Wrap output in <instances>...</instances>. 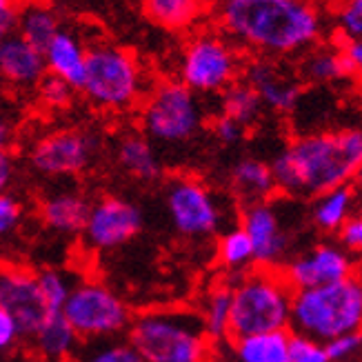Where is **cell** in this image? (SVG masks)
I'll list each match as a JSON object with an SVG mask.
<instances>
[{"mask_svg":"<svg viewBox=\"0 0 362 362\" xmlns=\"http://www.w3.org/2000/svg\"><path fill=\"white\" fill-rule=\"evenodd\" d=\"M216 29L258 58L303 56L322 38V16L311 0H218Z\"/></svg>","mask_w":362,"mask_h":362,"instance_id":"cell-1","label":"cell"},{"mask_svg":"<svg viewBox=\"0 0 362 362\" xmlns=\"http://www.w3.org/2000/svg\"><path fill=\"white\" fill-rule=\"evenodd\" d=\"M269 167L276 192L291 198H313L327 189L349 185L362 167V132L347 127L303 134Z\"/></svg>","mask_w":362,"mask_h":362,"instance_id":"cell-2","label":"cell"},{"mask_svg":"<svg viewBox=\"0 0 362 362\" xmlns=\"http://www.w3.org/2000/svg\"><path fill=\"white\" fill-rule=\"evenodd\" d=\"M149 87L145 65L132 49L109 40L89 42L78 91L91 107L107 114H127L143 103Z\"/></svg>","mask_w":362,"mask_h":362,"instance_id":"cell-3","label":"cell"},{"mask_svg":"<svg viewBox=\"0 0 362 362\" xmlns=\"http://www.w3.org/2000/svg\"><path fill=\"white\" fill-rule=\"evenodd\" d=\"M132 347L145 362H211V340L192 309H149L132 318Z\"/></svg>","mask_w":362,"mask_h":362,"instance_id":"cell-4","label":"cell"},{"mask_svg":"<svg viewBox=\"0 0 362 362\" xmlns=\"http://www.w3.org/2000/svg\"><path fill=\"white\" fill-rule=\"evenodd\" d=\"M231 289V318L229 338L251 334L287 332L291 316L293 289L280 269L251 267L249 272L233 276Z\"/></svg>","mask_w":362,"mask_h":362,"instance_id":"cell-5","label":"cell"},{"mask_svg":"<svg viewBox=\"0 0 362 362\" xmlns=\"http://www.w3.org/2000/svg\"><path fill=\"white\" fill-rule=\"evenodd\" d=\"M362 282L351 276L325 287L298 289L291 296L289 329L298 336L329 342L338 336L360 332Z\"/></svg>","mask_w":362,"mask_h":362,"instance_id":"cell-6","label":"cell"},{"mask_svg":"<svg viewBox=\"0 0 362 362\" xmlns=\"http://www.w3.org/2000/svg\"><path fill=\"white\" fill-rule=\"evenodd\" d=\"M140 109V132L156 145H187L202 132L204 103L180 81H160L149 87Z\"/></svg>","mask_w":362,"mask_h":362,"instance_id":"cell-7","label":"cell"},{"mask_svg":"<svg viewBox=\"0 0 362 362\" xmlns=\"http://www.w3.org/2000/svg\"><path fill=\"white\" fill-rule=\"evenodd\" d=\"M245 54L216 27L194 29L182 47L178 81L196 96H220L229 85L240 81Z\"/></svg>","mask_w":362,"mask_h":362,"instance_id":"cell-8","label":"cell"},{"mask_svg":"<svg viewBox=\"0 0 362 362\" xmlns=\"http://www.w3.org/2000/svg\"><path fill=\"white\" fill-rule=\"evenodd\" d=\"M60 316L74 329L78 340L98 342L122 338L134 313L122 298L100 280H76Z\"/></svg>","mask_w":362,"mask_h":362,"instance_id":"cell-9","label":"cell"},{"mask_svg":"<svg viewBox=\"0 0 362 362\" xmlns=\"http://www.w3.org/2000/svg\"><path fill=\"white\" fill-rule=\"evenodd\" d=\"M165 209L174 231L189 240H204L225 229V202L196 176H174L165 185Z\"/></svg>","mask_w":362,"mask_h":362,"instance_id":"cell-10","label":"cell"},{"mask_svg":"<svg viewBox=\"0 0 362 362\" xmlns=\"http://www.w3.org/2000/svg\"><path fill=\"white\" fill-rule=\"evenodd\" d=\"M100 138L85 127H60L38 136L29 147V167L42 178H76L93 167Z\"/></svg>","mask_w":362,"mask_h":362,"instance_id":"cell-11","label":"cell"},{"mask_svg":"<svg viewBox=\"0 0 362 362\" xmlns=\"http://www.w3.org/2000/svg\"><path fill=\"white\" fill-rule=\"evenodd\" d=\"M145 225L140 207L124 196L107 194L91 200L87 223L83 227V243L91 251H114L132 243Z\"/></svg>","mask_w":362,"mask_h":362,"instance_id":"cell-12","label":"cell"},{"mask_svg":"<svg viewBox=\"0 0 362 362\" xmlns=\"http://www.w3.org/2000/svg\"><path fill=\"white\" fill-rule=\"evenodd\" d=\"M0 307L13 318L27 340L54 316L40 293L36 269L21 262H0Z\"/></svg>","mask_w":362,"mask_h":362,"instance_id":"cell-13","label":"cell"},{"mask_svg":"<svg viewBox=\"0 0 362 362\" xmlns=\"http://www.w3.org/2000/svg\"><path fill=\"white\" fill-rule=\"evenodd\" d=\"M293 291L325 287L356 276V256L338 243H318L280 267Z\"/></svg>","mask_w":362,"mask_h":362,"instance_id":"cell-14","label":"cell"},{"mask_svg":"<svg viewBox=\"0 0 362 362\" xmlns=\"http://www.w3.org/2000/svg\"><path fill=\"white\" fill-rule=\"evenodd\" d=\"M240 229L247 233L251 249H254L256 267L280 269L289 260L291 238L272 200L245 204L240 211Z\"/></svg>","mask_w":362,"mask_h":362,"instance_id":"cell-15","label":"cell"},{"mask_svg":"<svg viewBox=\"0 0 362 362\" xmlns=\"http://www.w3.org/2000/svg\"><path fill=\"white\" fill-rule=\"evenodd\" d=\"M240 81H245L258 93L264 109L276 114H291L303 100V83L298 76L282 69L278 60L251 56L245 58Z\"/></svg>","mask_w":362,"mask_h":362,"instance_id":"cell-16","label":"cell"},{"mask_svg":"<svg viewBox=\"0 0 362 362\" xmlns=\"http://www.w3.org/2000/svg\"><path fill=\"white\" fill-rule=\"evenodd\" d=\"M91 200L78 187H56L38 202V218L45 229L58 235H81Z\"/></svg>","mask_w":362,"mask_h":362,"instance_id":"cell-17","label":"cell"},{"mask_svg":"<svg viewBox=\"0 0 362 362\" xmlns=\"http://www.w3.org/2000/svg\"><path fill=\"white\" fill-rule=\"evenodd\" d=\"M47 74L42 52L18 34H9L0 42V81L13 89H36Z\"/></svg>","mask_w":362,"mask_h":362,"instance_id":"cell-18","label":"cell"},{"mask_svg":"<svg viewBox=\"0 0 362 362\" xmlns=\"http://www.w3.org/2000/svg\"><path fill=\"white\" fill-rule=\"evenodd\" d=\"M87 49L89 42H85L78 31L60 27L56 31V36L42 47V60L47 74L69 83L78 91L85 76Z\"/></svg>","mask_w":362,"mask_h":362,"instance_id":"cell-19","label":"cell"},{"mask_svg":"<svg viewBox=\"0 0 362 362\" xmlns=\"http://www.w3.org/2000/svg\"><path fill=\"white\" fill-rule=\"evenodd\" d=\"M114 160L122 174L140 182H156L163 178V160L156 145L143 132H127L116 140Z\"/></svg>","mask_w":362,"mask_h":362,"instance_id":"cell-20","label":"cell"},{"mask_svg":"<svg viewBox=\"0 0 362 362\" xmlns=\"http://www.w3.org/2000/svg\"><path fill=\"white\" fill-rule=\"evenodd\" d=\"M211 0H143L147 21L174 34L194 31L211 13Z\"/></svg>","mask_w":362,"mask_h":362,"instance_id":"cell-21","label":"cell"},{"mask_svg":"<svg viewBox=\"0 0 362 362\" xmlns=\"http://www.w3.org/2000/svg\"><path fill=\"white\" fill-rule=\"evenodd\" d=\"M356 204H358V194L354 182L327 189V192L311 198L309 220L320 233L336 235L338 229L351 216H356Z\"/></svg>","mask_w":362,"mask_h":362,"instance_id":"cell-22","label":"cell"},{"mask_svg":"<svg viewBox=\"0 0 362 362\" xmlns=\"http://www.w3.org/2000/svg\"><path fill=\"white\" fill-rule=\"evenodd\" d=\"M229 187L233 196L243 202V207L272 200L278 194L269 163L254 158V156L240 158L229 169Z\"/></svg>","mask_w":362,"mask_h":362,"instance_id":"cell-23","label":"cell"},{"mask_svg":"<svg viewBox=\"0 0 362 362\" xmlns=\"http://www.w3.org/2000/svg\"><path fill=\"white\" fill-rule=\"evenodd\" d=\"M300 76L307 83L313 85H332L356 78L358 74L349 67V62L344 60L338 42L334 45H316L309 52L303 54L300 60Z\"/></svg>","mask_w":362,"mask_h":362,"instance_id":"cell-24","label":"cell"},{"mask_svg":"<svg viewBox=\"0 0 362 362\" xmlns=\"http://www.w3.org/2000/svg\"><path fill=\"white\" fill-rule=\"evenodd\" d=\"M291 332H267L243 338H229L235 362H289Z\"/></svg>","mask_w":362,"mask_h":362,"instance_id":"cell-25","label":"cell"},{"mask_svg":"<svg viewBox=\"0 0 362 362\" xmlns=\"http://www.w3.org/2000/svg\"><path fill=\"white\" fill-rule=\"evenodd\" d=\"M29 340L34 344V349L38 351V356L49 362L71 360V356L78 349V342H81L74 334V329L67 325V320L62 318L60 313H54V316L47 318L45 325Z\"/></svg>","mask_w":362,"mask_h":362,"instance_id":"cell-26","label":"cell"},{"mask_svg":"<svg viewBox=\"0 0 362 362\" xmlns=\"http://www.w3.org/2000/svg\"><path fill=\"white\" fill-rule=\"evenodd\" d=\"M198 318L204 334L211 342L229 340V318H231V289L229 282H218L207 293L198 307Z\"/></svg>","mask_w":362,"mask_h":362,"instance_id":"cell-27","label":"cell"},{"mask_svg":"<svg viewBox=\"0 0 362 362\" xmlns=\"http://www.w3.org/2000/svg\"><path fill=\"white\" fill-rule=\"evenodd\" d=\"M60 27L62 25L58 21V13L47 3H25L16 16V34L29 45L38 47L40 52L56 36Z\"/></svg>","mask_w":362,"mask_h":362,"instance_id":"cell-28","label":"cell"},{"mask_svg":"<svg viewBox=\"0 0 362 362\" xmlns=\"http://www.w3.org/2000/svg\"><path fill=\"white\" fill-rule=\"evenodd\" d=\"M218 98H220V114L235 120L245 129L258 124V120L264 114V105L260 103L258 93L245 81H235Z\"/></svg>","mask_w":362,"mask_h":362,"instance_id":"cell-29","label":"cell"},{"mask_svg":"<svg viewBox=\"0 0 362 362\" xmlns=\"http://www.w3.org/2000/svg\"><path fill=\"white\" fill-rule=\"evenodd\" d=\"M216 260L231 276H240L249 272L251 267H256L254 249H251V243L247 238V233L240 229V225L218 233Z\"/></svg>","mask_w":362,"mask_h":362,"instance_id":"cell-30","label":"cell"},{"mask_svg":"<svg viewBox=\"0 0 362 362\" xmlns=\"http://www.w3.org/2000/svg\"><path fill=\"white\" fill-rule=\"evenodd\" d=\"M38 287L40 293L45 298L47 307H49L54 313H60L62 305H65L69 291L76 285V278H71L67 272L56 269V267H47V269H38Z\"/></svg>","mask_w":362,"mask_h":362,"instance_id":"cell-31","label":"cell"},{"mask_svg":"<svg viewBox=\"0 0 362 362\" xmlns=\"http://www.w3.org/2000/svg\"><path fill=\"white\" fill-rule=\"evenodd\" d=\"M81 362H145V358L132 347L127 338H112L91 342Z\"/></svg>","mask_w":362,"mask_h":362,"instance_id":"cell-32","label":"cell"},{"mask_svg":"<svg viewBox=\"0 0 362 362\" xmlns=\"http://www.w3.org/2000/svg\"><path fill=\"white\" fill-rule=\"evenodd\" d=\"M34 91H36L40 105L45 109H52V112H62V109H67L74 100V93H76V89L69 83L60 81V78H56L52 74H45Z\"/></svg>","mask_w":362,"mask_h":362,"instance_id":"cell-33","label":"cell"},{"mask_svg":"<svg viewBox=\"0 0 362 362\" xmlns=\"http://www.w3.org/2000/svg\"><path fill=\"white\" fill-rule=\"evenodd\" d=\"M25 216L27 204L13 189L0 196V240H5L18 231L25 223Z\"/></svg>","mask_w":362,"mask_h":362,"instance_id":"cell-34","label":"cell"},{"mask_svg":"<svg viewBox=\"0 0 362 362\" xmlns=\"http://www.w3.org/2000/svg\"><path fill=\"white\" fill-rule=\"evenodd\" d=\"M289 362H332L325 342L309 336H289Z\"/></svg>","mask_w":362,"mask_h":362,"instance_id":"cell-35","label":"cell"},{"mask_svg":"<svg viewBox=\"0 0 362 362\" xmlns=\"http://www.w3.org/2000/svg\"><path fill=\"white\" fill-rule=\"evenodd\" d=\"M340 40H356L362 34V0H342L336 13Z\"/></svg>","mask_w":362,"mask_h":362,"instance_id":"cell-36","label":"cell"},{"mask_svg":"<svg viewBox=\"0 0 362 362\" xmlns=\"http://www.w3.org/2000/svg\"><path fill=\"white\" fill-rule=\"evenodd\" d=\"M325 347H327V354H329V360H332V362H351L356 356H360L362 334L354 332V334L338 336L334 340L325 342Z\"/></svg>","mask_w":362,"mask_h":362,"instance_id":"cell-37","label":"cell"},{"mask_svg":"<svg viewBox=\"0 0 362 362\" xmlns=\"http://www.w3.org/2000/svg\"><path fill=\"white\" fill-rule=\"evenodd\" d=\"M21 116L13 107L0 100V151H11L18 140Z\"/></svg>","mask_w":362,"mask_h":362,"instance_id":"cell-38","label":"cell"},{"mask_svg":"<svg viewBox=\"0 0 362 362\" xmlns=\"http://www.w3.org/2000/svg\"><path fill=\"white\" fill-rule=\"evenodd\" d=\"M211 134L214 138L218 140L223 147H233V145H238L240 140L245 138L247 129L240 127L238 122L223 116V114H218L214 120H211Z\"/></svg>","mask_w":362,"mask_h":362,"instance_id":"cell-39","label":"cell"},{"mask_svg":"<svg viewBox=\"0 0 362 362\" xmlns=\"http://www.w3.org/2000/svg\"><path fill=\"white\" fill-rule=\"evenodd\" d=\"M336 235H338V245L344 251H349L351 256L360 254V249H362V218L351 216L347 223L338 229Z\"/></svg>","mask_w":362,"mask_h":362,"instance_id":"cell-40","label":"cell"},{"mask_svg":"<svg viewBox=\"0 0 362 362\" xmlns=\"http://www.w3.org/2000/svg\"><path fill=\"white\" fill-rule=\"evenodd\" d=\"M21 338L23 336L18 332V325H16L9 313L3 307H0V356L9 354L16 347V344H18Z\"/></svg>","mask_w":362,"mask_h":362,"instance_id":"cell-41","label":"cell"},{"mask_svg":"<svg viewBox=\"0 0 362 362\" xmlns=\"http://www.w3.org/2000/svg\"><path fill=\"white\" fill-rule=\"evenodd\" d=\"M18 178V163L11 151H0V196L11 192Z\"/></svg>","mask_w":362,"mask_h":362,"instance_id":"cell-42","label":"cell"},{"mask_svg":"<svg viewBox=\"0 0 362 362\" xmlns=\"http://www.w3.org/2000/svg\"><path fill=\"white\" fill-rule=\"evenodd\" d=\"M18 0H0V42L16 31V16H18Z\"/></svg>","mask_w":362,"mask_h":362,"instance_id":"cell-43","label":"cell"},{"mask_svg":"<svg viewBox=\"0 0 362 362\" xmlns=\"http://www.w3.org/2000/svg\"><path fill=\"white\" fill-rule=\"evenodd\" d=\"M27 3H47V0H27Z\"/></svg>","mask_w":362,"mask_h":362,"instance_id":"cell-44","label":"cell"},{"mask_svg":"<svg viewBox=\"0 0 362 362\" xmlns=\"http://www.w3.org/2000/svg\"><path fill=\"white\" fill-rule=\"evenodd\" d=\"M65 362H81V360H65Z\"/></svg>","mask_w":362,"mask_h":362,"instance_id":"cell-45","label":"cell"},{"mask_svg":"<svg viewBox=\"0 0 362 362\" xmlns=\"http://www.w3.org/2000/svg\"><path fill=\"white\" fill-rule=\"evenodd\" d=\"M211 3H218V0H211Z\"/></svg>","mask_w":362,"mask_h":362,"instance_id":"cell-46","label":"cell"}]
</instances>
